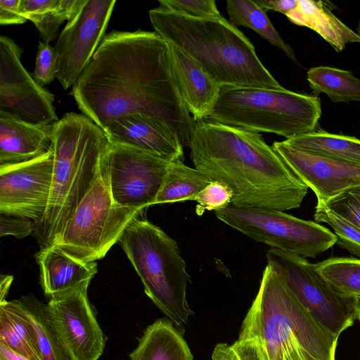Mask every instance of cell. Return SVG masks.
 Here are the masks:
<instances>
[{"mask_svg":"<svg viewBox=\"0 0 360 360\" xmlns=\"http://www.w3.org/2000/svg\"><path fill=\"white\" fill-rule=\"evenodd\" d=\"M160 6L196 18L221 17L214 0H160Z\"/></svg>","mask_w":360,"mask_h":360,"instance_id":"34","label":"cell"},{"mask_svg":"<svg viewBox=\"0 0 360 360\" xmlns=\"http://www.w3.org/2000/svg\"><path fill=\"white\" fill-rule=\"evenodd\" d=\"M143 211L114 202L103 162L101 174L76 208L56 245L77 259L96 262L119 242L128 226Z\"/></svg>","mask_w":360,"mask_h":360,"instance_id":"8","label":"cell"},{"mask_svg":"<svg viewBox=\"0 0 360 360\" xmlns=\"http://www.w3.org/2000/svg\"><path fill=\"white\" fill-rule=\"evenodd\" d=\"M188 146L195 168L226 186L234 206L283 212L298 208L308 192L259 133L202 120Z\"/></svg>","mask_w":360,"mask_h":360,"instance_id":"2","label":"cell"},{"mask_svg":"<svg viewBox=\"0 0 360 360\" xmlns=\"http://www.w3.org/2000/svg\"><path fill=\"white\" fill-rule=\"evenodd\" d=\"M53 150L32 160L0 167V212L42 219L50 198Z\"/></svg>","mask_w":360,"mask_h":360,"instance_id":"15","label":"cell"},{"mask_svg":"<svg viewBox=\"0 0 360 360\" xmlns=\"http://www.w3.org/2000/svg\"><path fill=\"white\" fill-rule=\"evenodd\" d=\"M274 150L290 169L326 202L344 191L360 186V165L294 148L275 141Z\"/></svg>","mask_w":360,"mask_h":360,"instance_id":"16","label":"cell"},{"mask_svg":"<svg viewBox=\"0 0 360 360\" xmlns=\"http://www.w3.org/2000/svg\"><path fill=\"white\" fill-rule=\"evenodd\" d=\"M324 203L333 212L360 229V186L348 188Z\"/></svg>","mask_w":360,"mask_h":360,"instance_id":"33","label":"cell"},{"mask_svg":"<svg viewBox=\"0 0 360 360\" xmlns=\"http://www.w3.org/2000/svg\"><path fill=\"white\" fill-rule=\"evenodd\" d=\"M256 3L265 11H274L284 15L293 10L298 0H257Z\"/></svg>","mask_w":360,"mask_h":360,"instance_id":"39","label":"cell"},{"mask_svg":"<svg viewBox=\"0 0 360 360\" xmlns=\"http://www.w3.org/2000/svg\"><path fill=\"white\" fill-rule=\"evenodd\" d=\"M321 116L319 97L285 88L222 86L205 120L289 139L315 131Z\"/></svg>","mask_w":360,"mask_h":360,"instance_id":"7","label":"cell"},{"mask_svg":"<svg viewBox=\"0 0 360 360\" xmlns=\"http://www.w3.org/2000/svg\"><path fill=\"white\" fill-rule=\"evenodd\" d=\"M171 162L139 148L110 141L104 167L114 202L143 210L155 205Z\"/></svg>","mask_w":360,"mask_h":360,"instance_id":"12","label":"cell"},{"mask_svg":"<svg viewBox=\"0 0 360 360\" xmlns=\"http://www.w3.org/2000/svg\"><path fill=\"white\" fill-rule=\"evenodd\" d=\"M267 264L292 291L301 304L327 330L339 337L356 320L352 300L336 292L315 264L295 253L271 248Z\"/></svg>","mask_w":360,"mask_h":360,"instance_id":"10","label":"cell"},{"mask_svg":"<svg viewBox=\"0 0 360 360\" xmlns=\"http://www.w3.org/2000/svg\"><path fill=\"white\" fill-rule=\"evenodd\" d=\"M231 346L240 360H264L257 345L251 340L238 339Z\"/></svg>","mask_w":360,"mask_h":360,"instance_id":"38","label":"cell"},{"mask_svg":"<svg viewBox=\"0 0 360 360\" xmlns=\"http://www.w3.org/2000/svg\"><path fill=\"white\" fill-rule=\"evenodd\" d=\"M118 243L141 278L146 295L176 326L187 325L195 314L186 297L191 277L175 240L138 217Z\"/></svg>","mask_w":360,"mask_h":360,"instance_id":"6","label":"cell"},{"mask_svg":"<svg viewBox=\"0 0 360 360\" xmlns=\"http://www.w3.org/2000/svg\"><path fill=\"white\" fill-rule=\"evenodd\" d=\"M0 343L28 360H43L19 300L0 302Z\"/></svg>","mask_w":360,"mask_h":360,"instance_id":"23","label":"cell"},{"mask_svg":"<svg viewBox=\"0 0 360 360\" xmlns=\"http://www.w3.org/2000/svg\"><path fill=\"white\" fill-rule=\"evenodd\" d=\"M37 49L33 78L43 86L57 79L58 61L55 48L49 43L39 41Z\"/></svg>","mask_w":360,"mask_h":360,"instance_id":"35","label":"cell"},{"mask_svg":"<svg viewBox=\"0 0 360 360\" xmlns=\"http://www.w3.org/2000/svg\"><path fill=\"white\" fill-rule=\"evenodd\" d=\"M314 219L316 222L328 224L337 237L336 243L360 259V229L333 212L322 202H317Z\"/></svg>","mask_w":360,"mask_h":360,"instance_id":"31","label":"cell"},{"mask_svg":"<svg viewBox=\"0 0 360 360\" xmlns=\"http://www.w3.org/2000/svg\"><path fill=\"white\" fill-rule=\"evenodd\" d=\"M53 146V124H34L0 112V167L22 163Z\"/></svg>","mask_w":360,"mask_h":360,"instance_id":"19","label":"cell"},{"mask_svg":"<svg viewBox=\"0 0 360 360\" xmlns=\"http://www.w3.org/2000/svg\"><path fill=\"white\" fill-rule=\"evenodd\" d=\"M0 281V302L6 301V297L13 282V277L11 275L1 274Z\"/></svg>","mask_w":360,"mask_h":360,"instance_id":"42","label":"cell"},{"mask_svg":"<svg viewBox=\"0 0 360 360\" xmlns=\"http://www.w3.org/2000/svg\"><path fill=\"white\" fill-rule=\"evenodd\" d=\"M285 360H319L298 345H292Z\"/></svg>","mask_w":360,"mask_h":360,"instance_id":"41","label":"cell"},{"mask_svg":"<svg viewBox=\"0 0 360 360\" xmlns=\"http://www.w3.org/2000/svg\"><path fill=\"white\" fill-rule=\"evenodd\" d=\"M149 18L155 32L184 51L221 86L283 88L252 42L223 16L192 18L160 6L149 11Z\"/></svg>","mask_w":360,"mask_h":360,"instance_id":"3","label":"cell"},{"mask_svg":"<svg viewBox=\"0 0 360 360\" xmlns=\"http://www.w3.org/2000/svg\"><path fill=\"white\" fill-rule=\"evenodd\" d=\"M70 94L103 131L122 115L141 112L165 122L188 146L195 122L180 94L168 43L155 31L105 34Z\"/></svg>","mask_w":360,"mask_h":360,"instance_id":"1","label":"cell"},{"mask_svg":"<svg viewBox=\"0 0 360 360\" xmlns=\"http://www.w3.org/2000/svg\"><path fill=\"white\" fill-rule=\"evenodd\" d=\"M315 265L336 292L353 302L360 300V259L330 257Z\"/></svg>","mask_w":360,"mask_h":360,"instance_id":"29","label":"cell"},{"mask_svg":"<svg viewBox=\"0 0 360 360\" xmlns=\"http://www.w3.org/2000/svg\"><path fill=\"white\" fill-rule=\"evenodd\" d=\"M22 49L7 36L0 37V112L34 124L58 120L54 95L25 69Z\"/></svg>","mask_w":360,"mask_h":360,"instance_id":"13","label":"cell"},{"mask_svg":"<svg viewBox=\"0 0 360 360\" xmlns=\"http://www.w3.org/2000/svg\"><path fill=\"white\" fill-rule=\"evenodd\" d=\"M109 145L105 132L82 113H65L53 124L52 187L46 212L33 233L40 249L58 242L101 174Z\"/></svg>","mask_w":360,"mask_h":360,"instance_id":"4","label":"cell"},{"mask_svg":"<svg viewBox=\"0 0 360 360\" xmlns=\"http://www.w3.org/2000/svg\"><path fill=\"white\" fill-rule=\"evenodd\" d=\"M233 194L224 184L212 181L195 197L197 202L195 212L201 216L205 211H217L231 204Z\"/></svg>","mask_w":360,"mask_h":360,"instance_id":"32","label":"cell"},{"mask_svg":"<svg viewBox=\"0 0 360 360\" xmlns=\"http://www.w3.org/2000/svg\"><path fill=\"white\" fill-rule=\"evenodd\" d=\"M327 1L298 0L297 6L286 17L293 24L307 27L326 41L337 52L347 44L360 42V37L338 19Z\"/></svg>","mask_w":360,"mask_h":360,"instance_id":"21","label":"cell"},{"mask_svg":"<svg viewBox=\"0 0 360 360\" xmlns=\"http://www.w3.org/2000/svg\"><path fill=\"white\" fill-rule=\"evenodd\" d=\"M129 358L131 360H193V356L173 322L162 318L145 329Z\"/></svg>","mask_w":360,"mask_h":360,"instance_id":"22","label":"cell"},{"mask_svg":"<svg viewBox=\"0 0 360 360\" xmlns=\"http://www.w3.org/2000/svg\"><path fill=\"white\" fill-rule=\"evenodd\" d=\"M307 79L314 96L326 94L333 103L360 102V79L351 71L328 66L310 68Z\"/></svg>","mask_w":360,"mask_h":360,"instance_id":"27","label":"cell"},{"mask_svg":"<svg viewBox=\"0 0 360 360\" xmlns=\"http://www.w3.org/2000/svg\"><path fill=\"white\" fill-rule=\"evenodd\" d=\"M226 11L231 24L254 30L270 44L281 49L293 62H297L294 50L281 38L266 11L255 1L228 0Z\"/></svg>","mask_w":360,"mask_h":360,"instance_id":"26","label":"cell"},{"mask_svg":"<svg viewBox=\"0 0 360 360\" xmlns=\"http://www.w3.org/2000/svg\"><path fill=\"white\" fill-rule=\"evenodd\" d=\"M18 300L31 323L43 360H67L48 319L46 304L32 294Z\"/></svg>","mask_w":360,"mask_h":360,"instance_id":"30","label":"cell"},{"mask_svg":"<svg viewBox=\"0 0 360 360\" xmlns=\"http://www.w3.org/2000/svg\"><path fill=\"white\" fill-rule=\"evenodd\" d=\"M353 304L355 311L356 320L360 321V300L354 301Z\"/></svg>","mask_w":360,"mask_h":360,"instance_id":"44","label":"cell"},{"mask_svg":"<svg viewBox=\"0 0 360 360\" xmlns=\"http://www.w3.org/2000/svg\"><path fill=\"white\" fill-rule=\"evenodd\" d=\"M212 360H240L231 345L217 344L212 353Z\"/></svg>","mask_w":360,"mask_h":360,"instance_id":"40","label":"cell"},{"mask_svg":"<svg viewBox=\"0 0 360 360\" xmlns=\"http://www.w3.org/2000/svg\"><path fill=\"white\" fill-rule=\"evenodd\" d=\"M34 257L41 288L49 297L91 280L98 271L96 262L77 259L56 245L41 248Z\"/></svg>","mask_w":360,"mask_h":360,"instance_id":"20","label":"cell"},{"mask_svg":"<svg viewBox=\"0 0 360 360\" xmlns=\"http://www.w3.org/2000/svg\"><path fill=\"white\" fill-rule=\"evenodd\" d=\"M357 34L360 37V20L359 21L358 26H357Z\"/></svg>","mask_w":360,"mask_h":360,"instance_id":"45","label":"cell"},{"mask_svg":"<svg viewBox=\"0 0 360 360\" xmlns=\"http://www.w3.org/2000/svg\"><path fill=\"white\" fill-rule=\"evenodd\" d=\"M34 231V222L28 218L0 212V236H13L22 239Z\"/></svg>","mask_w":360,"mask_h":360,"instance_id":"36","label":"cell"},{"mask_svg":"<svg viewBox=\"0 0 360 360\" xmlns=\"http://www.w3.org/2000/svg\"><path fill=\"white\" fill-rule=\"evenodd\" d=\"M21 0H0V24L1 25H20L27 21L23 16Z\"/></svg>","mask_w":360,"mask_h":360,"instance_id":"37","label":"cell"},{"mask_svg":"<svg viewBox=\"0 0 360 360\" xmlns=\"http://www.w3.org/2000/svg\"><path fill=\"white\" fill-rule=\"evenodd\" d=\"M309 153L360 165V139L323 131H314L283 141Z\"/></svg>","mask_w":360,"mask_h":360,"instance_id":"25","label":"cell"},{"mask_svg":"<svg viewBox=\"0 0 360 360\" xmlns=\"http://www.w3.org/2000/svg\"><path fill=\"white\" fill-rule=\"evenodd\" d=\"M104 131L109 141L130 146L169 161H184V146L175 131L163 121L147 114L122 115Z\"/></svg>","mask_w":360,"mask_h":360,"instance_id":"17","label":"cell"},{"mask_svg":"<svg viewBox=\"0 0 360 360\" xmlns=\"http://www.w3.org/2000/svg\"><path fill=\"white\" fill-rule=\"evenodd\" d=\"M212 181L205 174L186 166L182 160L170 162L155 205L193 200Z\"/></svg>","mask_w":360,"mask_h":360,"instance_id":"28","label":"cell"},{"mask_svg":"<svg viewBox=\"0 0 360 360\" xmlns=\"http://www.w3.org/2000/svg\"><path fill=\"white\" fill-rule=\"evenodd\" d=\"M168 45L175 79L188 111L195 122L207 120L222 86L184 51L172 44Z\"/></svg>","mask_w":360,"mask_h":360,"instance_id":"18","label":"cell"},{"mask_svg":"<svg viewBox=\"0 0 360 360\" xmlns=\"http://www.w3.org/2000/svg\"><path fill=\"white\" fill-rule=\"evenodd\" d=\"M84 0H21L23 16L35 25L44 42L58 36L60 25L68 21Z\"/></svg>","mask_w":360,"mask_h":360,"instance_id":"24","label":"cell"},{"mask_svg":"<svg viewBox=\"0 0 360 360\" xmlns=\"http://www.w3.org/2000/svg\"><path fill=\"white\" fill-rule=\"evenodd\" d=\"M115 0H84L67 21L54 46L57 79L65 90L72 86L105 36Z\"/></svg>","mask_w":360,"mask_h":360,"instance_id":"14","label":"cell"},{"mask_svg":"<svg viewBox=\"0 0 360 360\" xmlns=\"http://www.w3.org/2000/svg\"><path fill=\"white\" fill-rule=\"evenodd\" d=\"M91 280L49 297L46 312L67 360H98L105 338L87 295Z\"/></svg>","mask_w":360,"mask_h":360,"instance_id":"11","label":"cell"},{"mask_svg":"<svg viewBox=\"0 0 360 360\" xmlns=\"http://www.w3.org/2000/svg\"><path fill=\"white\" fill-rule=\"evenodd\" d=\"M217 217L252 239L303 257L315 258L337 243L325 226L283 211L229 205L215 211Z\"/></svg>","mask_w":360,"mask_h":360,"instance_id":"9","label":"cell"},{"mask_svg":"<svg viewBox=\"0 0 360 360\" xmlns=\"http://www.w3.org/2000/svg\"><path fill=\"white\" fill-rule=\"evenodd\" d=\"M0 360H28L0 343Z\"/></svg>","mask_w":360,"mask_h":360,"instance_id":"43","label":"cell"},{"mask_svg":"<svg viewBox=\"0 0 360 360\" xmlns=\"http://www.w3.org/2000/svg\"><path fill=\"white\" fill-rule=\"evenodd\" d=\"M238 339L252 340L264 360H285L294 345L319 360H335L338 337L311 316L267 264Z\"/></svg>","mask_w":360,"mask_h":360,"instance_id":"5","label":"cell"}]
</instances>
